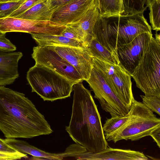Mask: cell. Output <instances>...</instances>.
<instances>
[{
	"mask_svg": "<svg viewBox=\"0 0 160 160\" xmlns=\"http://www.w3.org/2000/svg\"><path fill=\"white\" fill-rule=\"evenodd\" d=\"M0 130L6 138H31L53 131L25 94L0 86Z\"/></svg>",
	"mask_w": 160,
	"mask_h": 160,
	"instance_id": "6da1fadb",
	"label": "cell"
},
{
	"mask_svg": "<svg viewBox=\"0 0 160 160\" xmlns=\"http://www.w3.org/2000/svg\"><path fill=\"white\" fill-rule=\"evenodd\" d=\"M73 100L71 116L65 130L75 143L87 151L97 153L106 149V140L101 117L90 91L82 82L72 86Z\"/></svg>",
	"mask_w": 160,
	"mask_h": 160,
	"instance_id": "7a4b0ae2",
	"label": "cell"
},
{
	"mask_svg": "<svg viewBox=\"0 0 160 160\" xmlns=\"http://www.w3.org/2000/svg\"><path fill=\"white\" fill-rule=\"evenodd\" d=\"M26 78L32 88L44 101H54L71 95L75 83L55 71L35 63L27 72Z\"/></svg>",
	"mask_w": 160,
	"mask_h": 160,
	"instance_id": "3957f363",
	"label": "cell"
},
{
	"mask_svg": "<svg viewBox=\"0 0 160 160\" xmlns=\"http://www.w3.org/2000/svg\"><path fill=\"white\" fill-rule=\"evenodd\" d=\"M130 115L119 128L104 135L108 141L114 143L122 140L137 141L150 136L153 130L160 127V119L142 102L134 100L129 109Z\"/></svg>",
	"mask_w": 160,
	"mask_h": 160,
	"instance_id": "277c9868",
	"label": "cell"
},
{
	"mask_svg": "<svg viewBox=\"0 0 160 160\" xmlns=\"http://www.w3.org/2000/svg\"><path fill=\"white\" fill-rule=\"evenodd\" d=\"M145 95L160 97V39L152 38L131 75Z\"/></svg>",
	"mask_w": 160,
	"mask_h": 160,
	"instance_id": "5b68a950",
	"label": "cell"
},
{
	"mask_svg": "<svg viewBox=\"0 0 160 160\" xmlns=\"http://www.w3.org/2000/svg\"><path fill=\"white\" fill-rule=\"evenodd\" d=\"M100 19L106 28L112 46L117 52L120 46L130 42L139 35L152 33L151 27L143 13L101 16Z\"/></svg>",
	"mask_w": 160,
	"mask_h": 160,
	"instance_id": "8992f818",
	"label": "cell"
},
{
	"mask_svg": "<svg viewBox=\"0 0 160 160\" xmlns=\"http://www.w3.org/2000/svg\"><path fill=\"white\" fill-rule=\"evenodd\" d=\"M86 81L94 93L102 109L112 118L124 116L129 109L115 93L101 71L93 65L90 77Z\"/></svg>",
	"mask_w": 160,
	"mask_h": 160,
	"instance_id": "52a82bcc",
	"label": "cell"
},
{
	"mask_svg": "<svg viewBox=\"0 0 160 160\" xmlns=\"http://www.w3.org/2000/svg\"><path fill=\"white\" fill-rule=\"evenodd\" d=\"M31 56L35 63L52 70L75 83L84 80L76 70L56 52L54 46L34 47Z\"/></svg>",
	"mask_w": 160,
	"mask_h": 160,
	"instance_id": "ba28073f",
	"label": "cell"
},
{
	"mask_svg": "<svg viewBox=\"0 0 160 160\" xmlns=\"http://www.w3.org/2000/svg\"><path fill=\"white\" fill-rule=\"evenodd\" d=\"M61 24L51 21H36L15 17L0 19V32H21L31 34L59 35Z\"/></svg>",
	"mask_w": 160,
	"mask_h": 160,
	"instance_id": "9c48e42d",
	"label": "cell"
},
{
	"mask_svg": "<svg viewBox=\"0 0 160 160\" xmlns=\"http://www.w3.org/2000/svg\"><path fill=\"white\" fill-rule=\"evenodd\" d=\"M152 37V33L146 32L142 33L130 42L122 45L117 49L119 64L131 75Z\"/></svg>",
	"mask_w": 160,
	"mask_h": 160,
	"instance_id": "30bf717a",
	"label": "cell"
},
{
	"mask_svg": "<svg viewBox=\"0 0 160 160\" xmlns=\"http://www.w3.org/2000/svg\"><path fill=\"white\" fill-rule=\"evenodd\" d=\"M54 49L76 70L84 80L89 79L93 65V57L88 47L54 46Z\"/></svg>",
	"mask_w": 160,
	"mask_h": 160,
	"instance_id": "8fae6325",
	"label": "cell"
},
{
	"mask_svg": "<svg viewBox=\"0 0 160 160\" xmlns=\"http://www.w3.org/2000/svg\"><path fill=\"white\" fill-rule=\"evenodd\" d=\"M98 4V0H73L54 11L51 21L64 25L77 22Z\"/></svg>",
	"mask_w": 160,
	"mask_h": 160,
	"instance_id": "7c38bea8",
	"label": "cell"
},
{
	"mask_svg": "<svg viewBox=\"0 0 160 160\" xmlns=\"http://www.w3.org/2000/svg\"><path fill=\"white\" fill-rule=\"evenodd\" d=\"M131 77L119 64L112 74L105 77L116 94L129 109L135 99L132 90Z\"/></svg>",
	"mask_w": 160,
	"mask_h": 160,
	"instance_id": "4fadbf2b",
	"label": "cell"
},
{
	"mask_svg": "<svg viewBox=\"0 0 160 160\" xmlns=\"http://www.w3.org/2000/svg\"><path fill=\"white\" fill-rule=\"evenodd\" d=\"M149 159L142 152L130 149L113 148L108 147L97 153L87 151L79 154L77 160H147Z\"/></svg>",
	"mask_w": 160,
	"mask_h": 160,
	"instance_id": "5bb4252c",
	"label": "cell"
},
{
	"mask_svg": "<svg viewBox=\"0 0 160 160\" xmlns=\"http://www.w3.org/2000/svg\"><path fill=\"white\" fill-rule=\"evenodd\" d=\"M22 56L20 52L0 51V86L12 84L18 78V63Z\"/></svg>",
	"mask_w": 160,
	"mask_h": 160,
	"instance_id": "9a60e30c",
	"label": "cell"
},
{
	"mask_svg": "<svg viewBox=\"0 0 160 160\" xmlns=\"http://www.w3.org/2000/svg\"><path fill=\"white\" fill-rule=\"evenodd\" d=\"M31 35L38 46L41 47L67 46L81 48L88 47L77 40L67 38L61 35L31 34Z\"/></svg>",
	"mask_w": 160,
	"mask_h": 160,
	"instance_id": "2e32d148",
	"label": "cell"
},
{
	"mask_svg": "<svg viewBox=\"0 0 160 160\" xmlns=\"http://www.w3.org/2000/svg\"><path fill=\"white\" fill-rule=\"evenodd\" d=\"M52 14L48 0H44L15 18L36 21H51Z\"/></svg>",
	"mask_w": 160,
	"mask_h": 160,
	"instance_id": "e0dca14e",
	"label": "cell"
},
{
	"mask_svg": "<svg viewBox=\"0 0 160 160\" xmlns=\"http://www.w3.org/2000/svg\"><path fill=\"white\" fill-rule=\"evenodd\" d=\"M101 16L98 4L90 9L78 22L84 32L89 44L94 38L93 30L96 22Z\"/></svg>",
	"mask_w": 160,
	"mask_h": 160,
	"instance_id": "ac0fdd59",
	"label": "cell"
},
{
	"mask_svg": "<svg viewBox=\"0 0 160 160\" xmlns=\"http://www.w3.org/2000/svg\"><path fill=\"white\" fill-rule=\"evenodd\" d=\"M88 48L93 57L100 58L114 64H119L118 54L110 51L94 38L91 41Z\"/></svg>",
	"mask_w": 160,
	"mask_h": 160,
	"instance_id": "d6986e66",
	"label": "cell"
},
{
	"mask_svg": "<svg viewBox=\"0 0 160 160\" xmlns=\"http://www.w3.org/2000/svg\"><path fill=\"white\" fill-rule=\"evenodd\" d=\"M65 29L61 35L67 38L77 40L88 47L85 35L78 22L68 24L65 25Z\"/></svg>",
	"mask_w": 160,
	"mask_h": 160,
	"instance_id": "ffe728a7",
	"label": "cell"
},
{
	"mask_svg": "<svg viewBox=\"0 0 160 160\" xmlns=\"http://www.w3.org/2000/svg\"><path fill=\"white\" fill-rule=\"evenodd\" d=\"M101 16L108 17L120 15V0H98Z\"/></svg>",
	"mask_w": 160,
	"mask_h": 160,
	"instance_id": "44dd1931",
	"label": "cell"
},
{
	"mask_svg": "<svg viewBox=\"0 0 160 160\" xmlns=\"http://www.w3.org/2000/svg\"><path fill=\"white\" fill-rule=\"evenodd\" d=\"M147 0H122L121 15L143 13L147 8Z\"/></svg>",
	"mask_w": 160,
	"mask_h": 160,
	"instance_id": "7402d4cb",
	"label": "cell"
},
{
	"mask_svg": "<svg viewBox=\"0 0 160 160\" xmlns=\"http://www.w3.org/2000/svg\"><path fill=\"white\" fill-rule=\"evenodd\" d=\"M130 113L129 110L128 113L124 116L107 118L102 127L104 134L112 133L121 127L128 119Z\"/></svg>",
	"mask_w": 160,
	"mask_h": 160,
	"instance_id": "603a6c76",
	"label": "cell"
},
{
	"mask_svg": "<svg viewBox=\"0 0 160 160\" xmlns=\"http://www.w3.org/2000/svg\"><path fill=\"white\" fill-rule=\"evenodd\" d=\"M160 0H157L149 8L150 22L152 29L156 32L160 30Z\"/></svg>",
	"mask_w": 160,
	"mask_h": 160,
	"instance_id": "cb8c5ba5",
	"label": "cell"
},
{
	"mask_svg": "<svg viewBox=\"0 0 160 160\" xmlns=\"http://www.w3.org/2000/svg\"><path fill=\"white\" fill-rule=\"evenodd\" d=\"M25 1L20 0L0 2V19L9 17Z\"/></svg>",
	"mask_w": 160,
	"mask_h": 160,
	"instance_id": "d4e9b609",
	"label": "cell"
},
{
	"mask_svg": "<svg viewBox=\"0 0 160 160\" xmlns=\"http://www.w3.org/2000/svg\"><path fill=\"white\" fill-rule=\"evenodd\" d=\"M142 100V103L153 112L160 115V97L150 95L140 96Z\"/></svg>",
	"mask_w": 160,
	"mask_h": 160,
	"instance_id": "484cf974",
	"label": "cell"
},
{
	"mask_svg": "<svg viewBox=\"0 0 160 160\" xmlns=\"http://www.w3.org/2000/svg\"><path fill=\"white\" fill-rule=\"evenodd\" d=\"M44 0H27L25 1L9 17H16L22 13L36 4Z\"/></svg>",
	"mask_w": 160,
	"mask_h": 160,
	"instance_id": "4316f807",
	"label": "cell"
},
{
	"mask_svg": "<svg viewBox=\"0 0 160 160\" xmlns=\"http://www.w3.org/2000/svg\"><path fill=\"white\" fill-rule=\"evenodd\" d=\"M5 35L0 37V51L8 52L15 51L16 46L6 38Z\"/></svg>",
	"mask_w": 160,
	"mask_h": 160,
	"instance_id": "83f0119b",
	"label": "cell"
},
{
	"mask_svg": "<svg viewBox=\"0 0 160 160\" xmlns=\"http://www.w3.org/2000/svg\"><path fill=\"white\" fill-rule=\"evenodd\" d=\"M27 154L20 152L12 153L0 151V160H13L27 158Z\"/></svg>",
	"mask_w": 160,
	"mask_h": 160,
	"instance_id": "f1b7e54d",
	"label": "cell"
},
{
	"mask_svg": "<svg viewBox=\"0 0 160 160\" xmlns=\"http://www.w3.org/2000/svg\"><path fill=\"white\" fill-rule=\"evenodd\" d=\"M73 0H48L50 9L53 12L58 8Z\"/></svg>",
	"mask_w": 160,
	"mask_h": 160,
	"instance_id": "f546056e",
	"label": "cell"
},
{
	"mask_svg": "<svg viewBox=\"0 0 160 160\" xmlns=\"http://www.w3.org/2000/svg\"><path fill=\"white\" fill-rule=\"evenodd\" d=\"M0 151L15 153L19 152L9 145L5 140L0 138Z\"/></svg>",
	"mask_w": 160,
	"mask_h": 160,
	"instance_id": "4dcf8cb0",
	"label": "cell"
},
{
	"mask_svg": "<svg viewBox=\"0 0 160 160\" xmlns=\"http://www.w3.org/2000/svg\"><path fill=\"white\" fill-rule=\"evenodd\" d=\"M150 136L160 148V127L157 128L151 132Z\"/></svg>",
	"mask_w": 160,
	"mask_h": 160,
	"instance_id": "1f68e13d",
	"label": "cell"
},
{
	"mask_svg": "<svg viewBox=\"0 0 160 160\" xmlns=\"http://www.w3.org/2000/svg\"><path fill=\"white\" fill-rule=\"evenodd\" d=\"M122 0H120V15H122Z\"/></svg>",
	"mask_w": 160,
	"mask_h": 160,
	"instance_id": "d6a6232c",
	"label": "cell"
},
{
	"mask_svg": "<svg viewBox=\"0 0 160 160\" xmlns=\"http://www.w3.org/2000/svg\"><path fill=\"white\" fill-rule=\"evenodd\" d=\"M20 0H0V2H8L10 1H17Z\"/></svg>",
	"mask_w": 160,
	"mask_h": 160,
	"instance_id": "836d02e7",
	"label": "cell"
},
{
	"mask_svg": "<svg viewBox=\"0 0 160 160\" xmlns=\"http://www.w3.org/2000/svg\"><path fill=\"white\" fill-rule=\"evenodd\" d=\"M5 34H6V33H3L0 32V37Z\"/></svg>",
	"mask_w": 160,
	"mask_h": 160,
	"instance_id": "e575fe53",
	"label": "cell"
},
{
	"mask_svg": "<svg viewBox=\"0 0 160 160\" xmlns=\"http://www.w3.org/2000/svg\"><path fill=\"white\" fill-rule=\"evenodd\" d=\"M25 0V1H26V0Z\"/></svg>",
	"mask_w": 160,
	"mask_h": 160,
	"instance_id": "d590c367",
	"label": "cell"
}]
</instances>
